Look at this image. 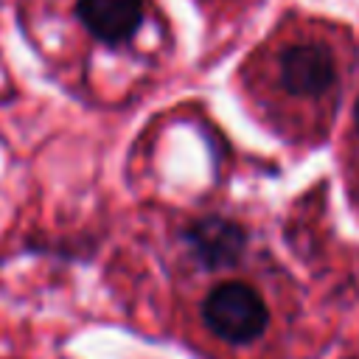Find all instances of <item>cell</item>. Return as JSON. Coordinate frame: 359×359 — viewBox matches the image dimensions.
Returning <instances> with one entry per match:
<instances>
[{
  "label": "cell",
  "instance_id": "cell-5",
  "mask_svg": "<svg viewBox=\"0 0 359 359\" xmlns=\"http://www.w3.org/2000/svg\"><path fill=\"white\" fill-rule=\"evenodd\" d=\"M353 123H356V132H359V98H356V107H353Z\"/></svg>",
  "mask_w": 359,
  "mask_h": 359
},
{
  "label": "cell",
  "instance_id": "cell-1",
  "mask_svg": "<svg viewBox=\"0 0 359 359\" xmlns=\"http://www.w3.org/2000/svg\"><path fill=\"white\" fill-rule=\"evenodd\" d=\"M202 323L219 342L244 348L264 337L269 325V306L255 286L244 280H224L205 294Z\"/></svg>",
  "mask_w": 359,
  "mask_h": 359
},
{
  "label": "cell",
  "instance_id": "cell-2",
  "mask_svg": "<svg viewBox=\"0 0 359 359\" xmlns=\"http://www.w3.org/2000/svg\"><path fill=\"white\" fill-rule=\"evenodd\" d=\"M278 79H280V84L289 95L314 98V95H323L334 84L337 65H334V56L325 45L297 42V45H289L280 53Z\"/></svg>",
  "mask_w": 359,
  "mask_h": 359
},
{
  "label": "cell",
  "instance_id": "cell-4",
  "mask_svg": "<svg viewBox=\"0 0 359 359\" xmlns=\"http://www.w3.org/2000/svg\"><path fill=\"white\" fill-rule=\"evenodd\" d=\"M76 17L93 39L118 48L137 34L143 0H76Z\"/></svg>",
  "mask_w": 359,
  "mask_h": 359
},
{
  "label": "cell",
  "instance_id": "cell-3",
  "mask_svg": "<svg viewBox=\"0 0 359 359\" xmlns=\"http://www.w3.org/2000/svg\"><path fill=\"white\" fill-rule=\"evenodd\" d=\"M182 238L191 247L194 258L208 269H222V266L236 264L247 247L244 227L224 216H202L191 222Z\"/></svg>",
  "mask_w": 359,
  "mask_h": 359
}]
</instances>
